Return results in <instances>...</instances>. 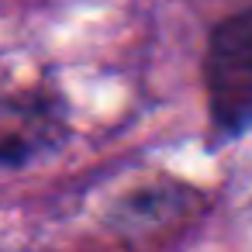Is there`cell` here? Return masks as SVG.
<instances>
[{
    "label": "cell",
    "mask_w": 252,
    "mask_h": 252,
    "mask_svg": "<svg viewBox=\"0 0 252 252\" xmlns=\"http://www.w3.org/2000/svg\"><path fill=\"white\" fill-rule=\"evenodd\" d=\"M207 145H231L252 128V4L221 18L200 59Z\"/></svg>",
    "instance_id": "6da1fadb"
},
{
    "label": "cell",
    "mask_w": 252,
    "mask_h": 252,
    "mask_svg": "<svg viewBox=\"0 0 252 252\" xmlns=\"http://www.w3.org/2000/svg\"><path fill=\"white\" fill-rule=\"evenodd\" d=\"M73 138L69 104L52 87L0 90V173L28 169Z\"/></svg>",
    "instance_id": "7a4b0ae2"
},
{
    "label": "cell",
    "mask_w": 252,
    "mask_h": 252,
    "mask_svg": "<svg viewBox=\"0 0 252 252\" xmlns=\"http://www.w3.org/2000/svg\"><path fill=\"white\" fill-rule=\"evenodd\" d=\"M200 204H204V197L190 183L159 180V183H145V187L125 193L111 211V224L125 235H149L173 221L190 218Z\"/></svg>",
    "instance_id": "3957f363"
}]
</instances>
